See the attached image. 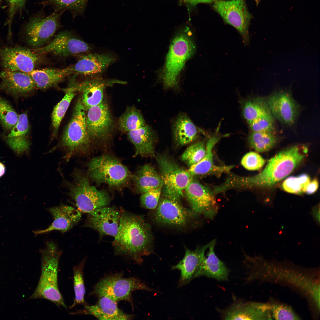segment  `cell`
<instances>
[{"label": "cell", "mask_w": 320, "mask_h": 320, "mask_svg": "<svg viewBox=\"0 0 320 320\" xmlns=\"http://www.w3.org/2000/svg\"><path fill=\"white\" fill-rule=\"evenodd\" d=\"M116 235L112 242L115 254L128 257L140 263L152 252L153 237L150 225L142 216L120 209Z\"/></svg>", "instance_id": "1"}, {"label": "cell", "mask_w": 320, "mask_h": 320, "mask_svg": "<svg viewBox=\"0 0 320 320\" xmlns=\"http://www.w3.org/2000/svg\"><path fill=\"white\" fill-rule=\"evenodd\" d=\"M307 148L295 145L282 151L268 161L258 174L250 177L231 175L226 180L229 189L270 187L290 174L305 157Z\"/></svg>", "instance_id": "2"}, {"label": "cell", "mask_w": 320, "mask_h": 320, "mask_svg": "<svg viewBox=\"0 0 320 320\" xmlns=\"http://www.w3.org/2000/svg\"><path fill=\"white\" fill-rule=\"evenodd\" d=\"M41 271L37 285L29 298L44 299L58 308L67 309L58 285L59 263L62 253L52 242L48 243L41 251Z\"/></svg>", "instance_id": "3"}, {"label": "cell", "mask_w": 320, "mask_h": 320, "mask_svg": "<svg viewBox=\"0 0 320 320\" xmlns=\"http://www.w3.org/2000/svg\"><path fill=\"white\" fill-rule=\"evenodd\" d=\"M186 28L177 33L170 44L162 76L166 89L177 86L180 72L186 61L195 52V43Z\"/></svg>", "instance_id": "4"}, {"label": "cell", "mask_w": 320, "mask_h": 320, "mask_svg": "<svg viewBox=\"0 0 320 320\" xmlns=\"http://www.w3.org/2000/svg\"><path fill=\"white\" fill-rule=\"evenodd\" d=\"M72 175L69 194L79 211L88 214L108 205L110 198L106 192L90 185L88 177L79 171L76 170Z\"/></svg>", "instance_id": "5"}, {"label": "cell", "mask_w": 320, "mask_h": 320, "mask_svg": "<svg viewBox=\"0 0 320 320\" xmlns=\"http://www.w3.org/2000/svg\"><path fill=\"white\" fill-rule=\"evenodd\" d=\"M90 178L99 183L116 188L125 185L132 177L127 168L120 161L110 155L93 158L88 164Z\"/></svg>", "instance_id": "6"}, {"label": "cell", "mask_w": 320, "mask_h": 320, "mask_svg": "<svg viewBox=\"0 0 320 320\" xmlns=\"http://www.w3.org/2000/svg\"><path fill=\"white\" fill-rule=\"evenodd\" d=\"M138 290H153L137 278H125L121 273H118L102 279L95 285L90 294L99 297H106L117 302L126 301L132 305V293Z\"/></svg>", "instance_id": "7"}, {"label": "cell", "mask_w": 320, "mask_h": 320, "mask_svg": "<svg viewBox=\"0 0 320 320\" xmlns=\"http://www.w3.org/2000/svg\"><path fill=\"white\" fill-rule=\"evenodd\" d=\"M156 158L163 181L164 196L180 201L193 176L166 154H158Z\"/></svg>", "instance_id": "8"}, {"label": "cell", "mask_w": 320, "mask_h": 320, "mask_svg": "<svg viewBox=\"0 0 320 320\" xmlns=\"http://www.w3.org/2000/svg\"><path fill=\"white\" fill-rule=\"evenodd\" d=\"M85 111L79 99L62 136L61 145L69 156L85 152L89 147L91 139L87 129Z\"/></svg>", "instance_id": "9"}, {"label": "cell", "mask_w": 320, "mask_h": 320, "mask_svg": "<svg viewBox=\"0 0 320 320\" xmlns=\"http://www.w3.org/2000/svg\"><path fill=\"white\" fill-rule=\"evenodd\" d=\"M63 12H54L46 15L42 11L33 15L23 30L26 43L32 49L42 47L48 43L60 26Z\"/></svg>", "instance_id": "10"}, {"label": "cell", "mask_w": 320, "mask_h": 320, "mask_svg": "<svg viewBox=\"0 0 320 320\" xmlns=\"http://www.w3.org/2000/svg\"><path fill=\"white\" fill-rule=\"evenodd\" d=\"M213 7L226 23L237 30L244 45H248L250 41L249 27L251 15L244 0H215Z\"/></svg>", "instance_id": "11"}, {"label": "cell", "mask_w": 320, "mask_h": 320, "mask_svg": "<svg viewBox=\"0 0 320 320\" xmlns=\"http://www.w3.org/2000/svg\"><path fill=\"white\" fill-rule=\"evenodd\" d=\"M90 45L71 32L64 31L53 36L44 46L32 49L37 54L49 53L61 57L74 56L90 50Z\"/></svg>", "instance_id": "12"}, {"label": "cell", "mask_w": 320, "mask_h": 320, "mask_svg": "<svg viewBox=\"0 0 320 320\" xmlns=\"http://www.w3.org/2000/svg\"><path fill=\"white\" fill-rule=\"evenodd\" d=\"M39 60L32 48L0 44V66L3 69L28 73L35 69Z\"/></svg>", "instance_id": "13"}, {"label": "cell", "mask_w": 320, "mask_h": 320, "mask_svg": "<svg viewBox=\"0 0 320 320\" xmlns=\"http://www.w3.org/2000/svg\"><path fill=\"white\" fill-rule=\"evenodd\" d=\"M191 210L196 215H202L213 219L218 209L213 191L193 179L184 191Z\"/></svg>", "instance_id": "14"}, {"label": "cell", "mask_w": 320, "mask_h": 320, "mask_svg": "<svg viewBox=\"0 0 320 320\" xmlns=\"http://www.w3.org/2000/svg\"><path fill=\"white\" fill-rule=\"evenodd\" d=\"M156 208L154 217L157 223L175 227L185 226L197 215L183 206L180 201L164 196Z\"/></svg>", "instance_id": "15"}, {"label": "cell", "mask_w": 320, "mask_h": 320, "mask_svg": "<svg viewBox=\"0 0 320 320\" xmlns=\"http://www.w3.org/2000/svg\"><path fill=\"white\" fill-rule=\"evenodd\" d=\"M265 98L274 118L287 126H292L295 124L299 114L300 106L289 92L275 91Z\"/></svg>", "instance_id": "16"}, {"label": "cell", "mask_w": 320, "mask_h": 320, "mask_svg": "<svg viewBox=\"0 0 320 320\" xmlns=\"http://www.w3.org/2000/svg\"><path fill=\"white\" fill-rule=\"evenodd\" d=\"M221 317L225 320L271 319L269 304L235 300L225 309L217 308Z\"/></svg>", "instance_id": "17"}, {"label": "cell", "mask_w": 320, "mask_h": 320, "mask_svg": "<svg viewBox=\"0 0 320 320\" xmlns=\"http://www.w3.org/2000/svg\"><path fill=\"white\" fill-rule=\"evenodd\" d=\"M86 123L91 139L104 140L110 136L113 120L108 104L104 100L99 104L87 110Z\"/></svg>", "instance_id": "18"}, {"label": "cell", "mask_w": 320, "mask_h": 320, "mask_svg": "<svg viewBox=\"0 0 320 320\" xmlns=\"http://www.w3.org/2000/svg\"><path fill=\"white\" fill-rule=\"evenodd\" d=\"M87 214L84 226L97 230L101 236L108 235L114 237L116 236L119 225L120 210L106 206Z\"/></svg>", "instance_id": "19"}, {"label": "cell", "mask_w": 320, "mask_h": 320, "mask_svg": "<svg viewBox=\"0 0 320 320\" xmlns=\"http://www.w3.org/2000/svg\"><path fill=\"white\" fill-rule=\"evenodd\" d=\"M71 83L76 91L81 94L80 100L86 110L102 103L103 100L104 90L106 88L114 84L126 83L116 79L99 78L86 79L79 83H75L73 79Z\"/></svg>", "instance_id": "20"}, {"label": "cell", "mask_w": 320, "mask_h": 320, "mask_svg": "<svg viewBox=\"0 0 320 320\" xmlns=\"http://www.w3.org/2000/svg\"><path fill=\"white\" fill-rule=\"evenodd\" d=\"M0 90L16 98L28 96L37 88L28 73L3 70L0 72Z\"/></svg>", "instance_id": "21"}, {"label": "cell", "mask_w": 320, "mask_h": 320, "mask_svg": "<svg viewBox=\"0 0 320 320\" xmlns=\"http://www.w3.org/2000/svg\"><path fill=\"white\" fill-rule=\"evenodd\" d=\"M111 54L92 53L82 56L74 65H71L73 73L95 76L102 74L116 60Z\"/></svg>", "instance_id": "22"}, {"label": "cell", "mask_w": 320, "mask_h": 320, "mask_svg": "<svg viewBox=\"0 0 320 320\" xmlns=\"http://www.w3.org/2000/svg\"><path fill=\"white\" fill-rule=\"evenodd\" d=\"M95 305L84 306V308L70 313L72 315H89L100 320H128L132 315L124 313L118 308L117 302L105 296L99 297Z\"/></svg>", "instance_id": "23"}, {"label": "cell", "mask_w": 320, "mask_h": 320, "mask_svg": "<svg viewBox=\"0 0 320 320\" xmlns=\"http://www.w3.org/2000/svg\"><path fill=\"white\" fill-rule=\"evenodd\" d=\"M48 211L52 216V223L47 228L36 231V234L55 230L65 232L78 223L81 217V212L77 209L64 204L50 208Z\"/></svg>", "instance_id": "24"}, {"label": "cell", "mask_w": 320, "mask_h": 320, "mask_svg": "<svg viewBox=\"0 0 320 320\" xmlns=\"http://www.w3.org/2000/svg\"><path fill=\"white\" fill-rule=\"evenodd\" d=\"M212 242V241L202 247L197 248L194 250L185 248L183 259L177 264L172 267V270L177 269L180 271L178 287L185 285L193 279L195 273L205 256V251Z\"/></svg>", "instance_id": "25"}, {"label": "cell", "mask_w": 320, "mask_h": 320, "mask_svg": "<svg viewBox=\"0 0 320 320\" xmlns=\"http://www.w3.org/2000/svg\"><path fill=\"white\" fill-rule=\"evenodd\" d=\"M216 242L215 240L212 241L207 256H204L197 268L193 279L205 276L220 281L228 280L230 271L215 255L214 247Z\"/></svg>", "instance_id": "26"}, {"label": "cell", "mask_w": 320, "mask_h": 320, "mask_svg": "<svg viewBox=\"0 0 320 320\" xmlns=\"http://www.w3.org/2000/svg\"><path fill=\"white\" fill-rule=\"evenodd\" d=\"M127 133L128 139L135 148L134 156H155L154 133L148 126L146 124Z\"/></svg>", "instance_id": "27"}, {"label": "cell", "mask_w": 320, "mask_h": 320, "mask_svg": "<svg viewBox=\"0 0 320 320\" xmlns=\"http://www.w3.org/2000/svg\"><path fill=\"white\" fill-rule=\"evenodd\" d=\"M73 73L71 66L63 69L50 68L34 69L28 73L37 88L44 89L55 86L67 76Z\"/></svg>", "instance_id": "28"}, {"label": "cell", "mask_w": 320, "mask_h": 320, "mask_svg": "<svg viewBox=\"0 0 320 320\" xmlns=\"http://www.w3.org/2000/svg\"><path fill=\"white\" fill-rule=\"evenodd\" d=\"M219 139L213 137L207 142L206 147V153L203 158L199 162L190 167L188 170L192 176L203 175L212 173H221L228 172L232 166H219L215 165L213 161L212 150L213 147Z\"/></svg>", "instance_id": "29"}, {"label": "cell", "mask_w": 320, "mask_h": 320, "mask_svg": "<svg viewBox=\"0 0 320 320\" xmlns=\"http://www.w3.org/2000/svg\"><path fill=\"white\" fill-rule=\"evenodd\" d=\"M137 193L142 194L151 190L162 187L161 176L149 164L141 167L132 177Z\"/></svg>", "instance_id": "30"}, {"label": "cell", "mask_w": 320, "mask_h": 320, "mask_svg": "<svg viewBox=\"0 0 320 320\" xmlns=\"http://www.w3.org/2000/svg\"><path fill=\"white\" fill-rule=\"evenodd\" d=\"M173 126V138L178 146H183L190 143L198 136L196 127L185 114H179L174 121Z\"/></svg>", "instance_id": "31"}, {"label": "cell", "mask_w": 320, "mask_h": 320, "mask_svg": "<svg viewBox=\"0 0 320 320\" xmlns=\"http://www.w3.org/2000/svg\"><path fill=\"white\" fill-rule=\"evenodd\" d=\"M89 0H42L39 2L44 7L50 6L54 12H69L73 17L83 16Z\"/></svg>", "instance_id": "32"}, {"label": "cell", "mask_w": 320, "mask_h": 320, "mask_svg": "<svg viewBox=\"0 0 320 320\" xmlns=\"http://www.w3.org/2000/svg\"><path fill=\"white\" fill-rule=\"evenodd\" d=\"M119 128L124 132H128L143 127L146 125L140 112L134 106L128 107L119 117Z\"/></svg>", "instance_id": "33"}, {"label": "cell", "mask_w": 320, "mask_h": 320, "mask_svg": "<svg viewBox=\"0 0 320 320\" xmlns=\"http://www.w3.org/2000/svg\"><path fill=\"white\" fill-rule=\"evenodd\" d=\"M270 112L265 98L262 97H255L247 100L243 109V116L248 123Z\"/></svg>", "instance_id": "34"}, {"label": "cell", "mask_w": 320, "mask_h": 320, "mask_svg": "<svg viewBox=\"0 0 320 320\" xmlns=\"http://www.w3.org/2000/svg\"><path fill=\"white\" fill-rule=\"evenodd\" d=\"M65 89V94L63 98L54 107L52 115V124L54 134H56L61 121L72 100L77 92L73 85Z\"/></svg>", "instance_id": "35"}, {"label": "cell", "mask_w": 320, "mask_h": 320, "mask_svg": "<svg viewBox=\"0 0 320 320\" xmlns=\"http://www.w3.org/2000/svg\"><path fill=\"white\" fill-rule=\"evenodd\" d=\"M250 146L256 151L266 152L272 148L277 141L273 133L252 131L248 137Z\"/></svg>", "instance_id": "36"}, {"label": "cell", "mask_w": 320, "mask_h": 320, "mask_svg": "<svg viewBox=\"0 0 320 320\" xmlns=\"http://www.w3.org/2000/svg\"><path fill=\"white\" fill-rule=\"evenodd\" d=\"M27 114L23 113L19 116L18 121L7 135L4 136L7 144L28 141L27 136L29 131Z\"/></svg>", "instance_id": "37"}, {"label": "cell", "mask_w": 320, "mask_h": 320, "mask_svg": "<svg viewBox=\"0 0 320 320\" xmlns=\"http://www.w3.org/2000/svg\"><path fill=\"white\" fill-rule=\"evenodd\" d=\"M86 259H84L77 265L73 268V287L75 298L71 309L78 305H87L84 300L85 289L83 277V268Z\"/></svg>", "instance_id": "38"}, {"label": "cell", "mask_w": 320, "mask_h": 320, "mask_svg": "<svg viewBox=\"0 0 320 320\" xmlns=\"http://www.w3.org/2000/svg\"><path fill=\"white\" fill-rule=\"evenodd\" d=\"M19 116L6 100L0 97V124L9 132L16 124Z\"/></svg>", "instance_id": "39"}, {"label": "cell", "mask_w": 320, "mask_h": 320, "mask_svg": "<svg viewBox=\"0 0 320 320\" xmlns=\"http://www.w3.org/2000/svg\"><path fill=\"white\" fill-rule=\"evenodd\" d=\"M310 181L309 177L306 174H303L297 177L291 176L284 181L282 187L284 191L287 192L301 194L305 192Z\"/></svg>", "instance_id": "40"}, {"label": "cell", "mask_w": 320, "mask_h": 320, "mask_svg": "<svg viewBox=\"0 0 320 320\" xmlns=\"http://www.w3.org/2000/svg\"><path fill=\"white\" fill-rule=\"evenodd\" d=\"M206 149L204 141L190 146L183 153L182 160L190 167L200 161L204 156Z\"/></svg>", "instance_id": "41"}, {"label": "cell", "mask_w": 320, "mask_h": 320, "mask_svg": "<svg viewBox=\"0 0 320 320\" xmlns=\"http://www.w3.org/2000/svg\"><path fill=\"white\" fill-rule=\"evenodd\" d=\"M274 118L271 112L265 114L248 123L252 131L273 133Z\"/></svg>", "instance_id": "42"}, {"label": "cell", "mask_w": 320, "mask_h": 320, "mask_svg": "<svg viewBox=\"0 0 320 320\" xmlns=\"http://www.w3.org/2000/svg\"><path fill=\"white\" fill-rule=\"evenodd\" d=\"M273 318L277 320H299L300 319L292 308L286 305L279 303L269 304Z\"/></svg>", "instance_id": "43"}, {"label": "cell", "mask_w": 320, "mask_h": 320, "mask_svg": "<svg viewBox=\"0 0 320 320\" xmlns=\"http://www.w3.org/2000/svg\"><path fill=\"white\" fill-rule=\"evenodd\" d=\"M265 161L258 153L250 152L246 154L242 158L241 163L242 166L249 170H257L262 168L265 164Z\"/></svg>", "instance_id": "44"}, {"label": "cell", "mask_w": 320, "mask_h": 320, "mask_svg": "<svg viewBox=\"0 0 320 320\" xmlns=\"http://www.w3.org/2000/svg\"><path fill=\"white\" fill-rule=\"evenodd\" d=\"M162 188L152 189L142 194L140 201L142 206L147 209H156L159 201Z\"/></svg>", "instance_id": "45"}, {"label": "cell", "mask_w": 320, "mask_h": 320, "mask_svg": "<svg viewBox=\"0 0 320 320\" xmlns=\"http://www.w3.org/2000/svg\"><path fill=\"white\" fill-rule=\"evenodd\" d=\"M26 0H7L9 4V18L7 23L8 33L11 35V27L13 17L17 12L24 7Z\"/></svg>", "instance_id": "46"}, {"label": "cell", "mask_w": 320, "mask_h": 320, "mask_svg": "<svg viewBox=\"0 0 320 320\" xmlns=\"http://www.w3.org/2000/svg\"><path fill=\"white\" fill-rule=\"evenodd\" d=\"M318 186V181L316 179H315L310 181L307 186L305 192L308 194H312L317 190Z\"/></svg>", "instance_id": "47"}, {"label": "cell", "mask_w": 320, "mask_h": 320, "mask_svg": "<svg viewBox=\"0 0 320 320\" xmlns=\"http://www.w3.org/2000/svg\"><path fill=\"white\" fill-rule=\"evenodd\" d=\"M188 5L195 6L199 3H211L215 0H181Z\"/></svg>", "instance_id": "48"}, {"label": "cell", "mask_w": 320, "mask_h": 320, "mask_svg": "<svg viewBox=\"0 0 320 320\" xmlns=\"http://www.w3.org/2000/svg\"><path fill=\"white\" fill-rule=\"evenodd\" d=\"M6 170V168L4 164L0 161V178L5 174Z\"/></svg>", "instance_id": "49"}, {"label": "cell", "mask_w": 320, "mask_h": 320, "mask_svg": "<svg viewBox=\"0 0 320 320\" xmlns=\"http://www.w3.org/2000/svg\"><path fill=\"white\" fill-rule=\"evenodd\" d=\"M1 0H0V3H1Z\"/></svg>", "instance_id": "50"}]
</instances>
